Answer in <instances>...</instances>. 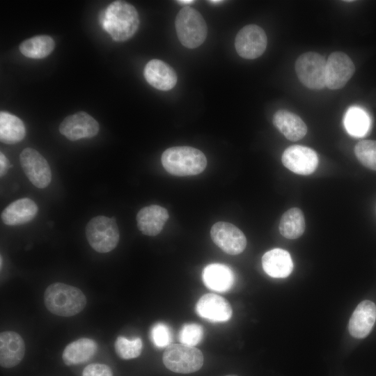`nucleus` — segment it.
<instances>
[{"label": "nucleus", "instance_id": "33", "mask_svg": "<svg viewBox=\"0 0 376 376\" xmlns=\"http://www.w3.org/2000/svg\"><path fill=\"white\" fill-rule=\"evenodd\" d=\"M12 166H10L9 162L6 157L2 153H0V175L1 177L4 176L9 167H11Z\"/></svg>", "mask_w": 376, "mask_h": 376}, {"label": "nucleus", "instance_id": "5", "mask_svg": "<svg viewBox=\"0 0 376 376\" xmlns=\"http://www.w3.org/2000/svg\"><path fill=\"white\" fill-rule=\"evenodd\" d=\"M86 236L95 251L105 253L113 250L120 240L115 218L102 215L93 217L86 226Z\"/></svg>", "mask_w": 376, "mask_h": 376}, {"label": "nucleus", "instance_id": "34", "mask_svg": "<svg viewBox=\"0 0 376 376\" xmlns=\"http://www.w3.org/2000/svg\"><path fill=\"white\" fill-rule=\"evenodd\" d=\"M194 2V0H178L177 1V3H179L180 4H185V5H187V4H191Z\"/></svg>", "mask_w": 376, "mask_h": 376}, {"label": "nucleus", "instance_id": "20", "mask_svg": "<svg viewBox=\"0 0 376 376\" xmlns=\"http://www.w3.org/2000/svg\"><path fill=\"white\" fill-rule=\"evenodd\" d=\"M274 125L288 140L297 141L307 133V127L297 114L285 109L278 110L272 118Z\"/></svg>", "mask_w": 376, "mask_h": 376}, {"label": "nucleus", "instance_id": "11", "mask_svg": "<svg viewBox=\"0 0 376 376\" xmlns=\"http://www.w3.org/2000/svg\"><path fill=\"white\" fill-rule=\"evenodd\" d=\"M354 72V64L346 54L332 52L327 59L325 85L329 89H340L345 86Z\"/></svg>", "mask_w": 376, "mask_h": 376}, {"label": "nucleus", "instance_id": "12", "mask_svg": "<svg viewBox=\"0 0 376 376\" xmlns=\"http://www.w3.org/2000/svg\"><path fill=\"white\" fill-rule=\"evenodd\" d=\"M281 160L288 169L302 175L313 173L318 164L316 152L301 145H293L287 148L282 154Z\"/></svg>", "mask_w": 376, "mask_h": 376}, {"label": "nucleus", "instance_id": "15", "mask_svg": "<svg viewBox=\"0 0 376 376\" xmlns=\"http://www.w3.org/2000/svg\"><path fill=\"white\" fill-rule=\"evenodd\" d=\"M25 343L22 337L13 331L0 334V365L10 368L18 365L25 354Z\"/></svg>", "mask_w": 376, "mask_h": 376}, {"label": "nucleus", "instance_id": "19", "mask_svg": "<svg viewBox=\"0 0 376 376\" xmlns=\"http://www.w3.org/2000/svg\"><path fill=\"white\" fill-rule=\"evenodd\" d=\"M38 206L30 198H23L9 204L1 212V218L8 226H18L31 221L36 216Z\"/></svg>", "mask_w": 376, "mask_h": 376}, {"label": "nucleus", "instance_id": "29", "mask_svg": "<svg viewBox=\"0 0 376 376\" xmlns=\"http://www.w3.org/2000/svg\"><path fill=\"white\" fill-rule=\"evenodd\" d=\"M354 153L362 165L376 171V141H360L354 147Z\"/></svg>", "mask_w": 376, "mask_h": 376}, {"label": "nucleus", "instance_id": "8", "mask_svg": "<svg viewBox=\"0 0 376 376\" xmlns=\"http://www.w3.org/2000/svg\"><path fill=\"white\" fill-rule=\"evenodd\" d=\"M267 38L265 31L256 24L244 26L237 33L235 40L237 53L246 59L260 56L266 49Z\"/></svg>", "mask_w": 376, "mask_h": 376}, {"label": "nucleus", "instance_id": "31", "mask_svg": "<svg viewBox=\"0 0 376 376\" xmlns=\"http://www.w3.org/2000/svg\"><path fill=\"white\" fill-rule=\"evenodd\" d=\"M150 338L157 347H167L171 345L173 338L170 327L163 322H158L152 326Z\"/></svg>", "mask_w": 376, "mask_h": 376}, {"label": "nucleus", "instance_id": "24", "mask_svg": "<svg viewBox=\"0 0 376 376\" xmlns=\"http://www.w3.org/2000/svg\"><path fill=\"white\" fill-rule=\"evenodd\" d=\"M26 129L22 121L16 116L8 112L0 113V140L7 144H14L21 141L25 136Z\"/></svg>", "mask_w": 376, "mask_h": 376}, {"label": "nucleus", "instance_id": "25", "mask_svg": "<svg viewBox=\"0 0 376 376\" xmlns=\"http://www.w3.org/2000/svg\"><path fill=\"white\" fill-rule=\"evenodd\" d=\"M305 230V219L298 207L287 210L281 217L279 231L287 239L294 240L302 235Z\"/></svg>", "mask_w": 376, "mask_h": 376}, {"label": "nucleus", "instance_id": "17", "mask_svg": "<svg viewBox=\"0 0 376 376\" xmlns=\"http://www.w3.org/2000/svg\"><path fill=\"white\" fill-rule=\"evenodd\" d=\"M376 320V305L370 300L360 302L349 322L348 329L352 336L363 338L372 330Z\"/></svg>", "mask_w": 376, "mask_h": 376}, {"label": "nucleus", "instance_id": "18", "mask_svg": "<svg viewBox=\"0 0 376 376\" xmlns=\"http://www.w3.org/2000/svg\"><path fill=\"white\" fill-rule=\"evenodd\" d=\"M169 217L166 208L157 205L146 206L137 213V227L143 234L155 236L162 231Z\"/></svg>", "mask_w": 376, "mask_h": 376}, {"label": "nucleus", "instance_id": "16", "mask_svg": "<svg viewBox=\"0 0 376 376\" xmlns=\"http://www.w3.org/2000/svg\"><path fill=\"white\" fill-rule=\"evenodd\" d=\"M143 75L147 82L160 91H169L177 84V75L172 67L159 59H152L146 65Z\"/></svg>", "mask_w": 376, "mask_h": 376}, {"label": "nucleus", "instance_id": "14", "mask_svg": "<svg viewBox=\"0 0 376 376\" xmlns=\"http://www.w3.org/2000/svg\"><path fill=\"white\" fill-rule=\"evenodd\" d=\"M197 314L212 322L228 321L232 316V308L229 302L214 293L203 295L196 305Z\"/></svg>", "mask_w": 376, "mask_h": 376}, {"label": "nucleus", "instance_id": "7", "mask_svg": "<svg viewBox=\"0 0 376 376\" xmlns=\"http://www.w3.org/2000/svg\"><path fill=\"white\" fill-rule=\"evenodd\" d=\"M325 58L319 53L308 52L296 60L295 69L299 80L310 89H322L325 85Z\"/></svg>", "mask_w": 376, "mask_h": 376}, {"label": "nucleus", "instance_id": "3", "mask_svg": "<svg viewBox=\"0 0 376 376\" xmlns=\"http://www.w3.org/2000/svg\"><path fill=\"white\" fill-rule=\"evenodd\" d=\"M161 162L168 173L177 176L199 174L207 166L204 153L189 146H175L166 149L162 155Z\"/></svg>", "mask_w": 376, "mask_h": 376}, {"label": "nucleus", "instance_id": "1", "mask_svg": "<svg viewBox=\"0 0 376 376\" xmlns=\"http://www.w3.org/2000/svg\"><path fill=\"white\" fill-rule=\"evenodd\" d=\"M102 28L117 42L125 41L136 32L139 18L136 8L123 1H116L99 15Z\"/></svg>", "mask_w": 376, "mask_h": 376}, {"label": "nucleus", "instance_id": "28", "mask_svg": "<svg viewBox=\"0 0 376 376\" xmlns=\"http://www.w3.org/2000/svg\"><path fill=\"white\" fill-rule=\"evenodd\" d=\"M117 355L123 359H131L138 357L142 352L143 343L140 338L130 340L119 336L114 343Z\"/></svg>", "mask_w": 376, "mask_h": 376}, {"label": "nucleus", "instance_id": "10", "mask_svg": "<svg viewBox=\"0 0 376 376\" xmlns=\"http://www.w3.org/2000/svg\"><path fill=\"white\" fill-rule=\"evenodd\" d=\"M210 236L217 246L230 255L241 253L246 246V239L243 232L228 222L215 223L211 228Z\"/></svg>", "mask_w": 376, "mask_h": 376}, {"label": "nucleus", "instance_id": "2", "mask_svg": "<svg viewBox=\"0 0 376 376\" xmlns=\"http://www.w3.org/2000/svg\"><path fill=\"white\" fill-rule=\"evenodd\" d=\"M43 298L47 309L61 317L77 315L87 303L86 295L79 288L63 283L50 284L46 288Z\"/></svg>", "mask_w": 376, "mask_h": 376}, {"label": "nucleus", "instance_id": "21", "mask_svg": "<svg viewBox=\"0 0 376 376\" xmlns=\"http://www.w3.org/2000/svg\"><path fill=\"white\" fill-rule=\"evenodd\" d=\"M262 265L265 273L273 278H285L293 269L290 253L281 249L267 251L262 258Z\"/></svg>", "mask_w": 376, "mask_h": 376}, {"label": "nucleus", "instance_id": "36", "mask_svg": "<svg viewBox=\"0 0 376 376\" xmlns=\"http://www.w3.org/2000/svg\"><path fill=\"white\" fill-rule=\"evenodd\" d=\"M2 267V257L1 256V268Z\"/></svg>", "mask_w": 376, "mask_h": 376}, {"label": "nucleus", "instance_id": "6", "mask_svg": "<svg viewBox=\"0 0 376 376\" xmlns=\"http://www.w3.org/2000/svg\"><path fill=\"white\" fill-rule=\"evenodd\" d=\"M162 360L170 370L187 374L201 369L203 365V353L198 349L183 344H172L166 347Z\"/></svg>", "mask_w": 376, "mask_h": 376}, {"label": "nucleus", "instance_id": "26", "mask_svg": "<svg viewBox=\"0 0 376 376\" xmlns=\"http://www.w3.org/2000/svg\"><path fill=\"white\" fill-rule=\"evenodd\" d=\"M54 41L49 36H36L23 41L19 47L25 56L39 59L47 56L54 49Z\"/></svg>", "mask_w": 376, "mask_h": 376}, {"label": "nucleus", "instance_id": "35", "mask_svg": "<svg viewBox=\"0 0 376 376\" xmlns=\"http://www.w3.org/2000/svg\"><path fill=\"white\" fill-rule=\"evenodd\" d=\"M208 2L210 3H212V4H219V3H221L222 2H224V1L210 0V1H208Z\"/></svg>", "mask_w": 376, "mask_h": 376}, {"label": "nucleus", "instance_id": "32", "mask_svg": "<svg viewBox=\"0 0 376 376\" xmlns=\"http://www.w3.org/2000/svg\"><path fill=\"white\" fill-rule=\"evenodd\" d=\"M82 376H113L111 368L103 363H91L82 372Z\"/></svg>", "mask_w": 376, "mask_h": 376}, {"label": "nucleus", "instance_id": "9", "mask_svg": "<svg viewBox=\"0 0 376 376\" xmlns=\"http://www.w3.org/2000/svg\"><path fill=\"white\" fill-rule=\"evenodd\" d=\"M21 166L29 180L36 187H47L52 180L50 166L45 158L36 150L24 148L19 155Z\"/></svg>", "mask_w": 376, "mask_h": 376}, {"label": "nucleus", "instance_id": "4", "mask_svg": "<svg viewBox=\"0 0 376 376\" xmlns=\"http://www.w3.org/2000/svg\"><path fill=\"white\" fill-rule=\"evenodd\" d=\"M175 26L180 42L187 48H196L205 40L206 22L201 14L193 8H182L176 15Z\"/></svg>", "mask_w": 376, "mask_h": 376}, {"label": "nucleus", "instance_id": "37", "mask_svg": "<svg viewBox=\"0 0 376 376\" xmlns=\"http://www.w3.org/2000/svg\"><path fill=\"white\" fill-rule=\"evenodd\" d=\"M226 376H237V375H226Z\"/></svg>", "mask_w": 376, "mask_h": 376}, {"label": "nucleus", "instance_id": "30", "mask_svg": "<svg viewBox=\"0 0 376 376\" xmlns=\"http://www.w3.org/2000/svg\"><path fill=\"white\" fill-rule=\"evenodd\" d=\"M203 335L202 326L196 323H187L180 329L178 338L181 344L194 347L202 340Z\"/></svg>", "mask_w": 376, "mask_h": 376}, {"label": "nucleus", "instance_id": "27", "mask_svg": "<svg viewBox=\"0 0 376 376\" xmlns=\"http://www.w3.org/2000/svg\"><path fill=\"white\" fill-rule=\"evenodd\" d=\"M370 119L366 113L357 107L350 108L346 113L344 124L346 130L352 136H364L370 127Z\"/></svg>", "mask_w": 376, "mask_h": 376}, {"label": "nucleus", "instance_id": "13", "mask_svg": "<svg viewBox=\"0 0 376 376\" xmlns=\"http://www.w3.org/2000/svg\"><path fill=\"white\" fill-rule=\"evenodd\" d=\"M59 132L70 141L92 138L99 132L97 120L84 111L67 116L59 125Z\"/></svg>", "mask_w": 376, "mask_h": 376}, {"label": "nucleus", "instance_id": "22", "mask_svg": "<svg viewBox=\"0 0 376 376\" xmlns=\"http://www.w3.org/2000/svg\"><path fill=\"white\" fill-rule=\"evenodd\" d=\"M202 279L207 288L217 292L229 290L234 283V274L231 269L220 263L207 265L203 270Z\"/></svg>", "mask_w": 376, "mask_h": 376}, {"label": "nucleus", "instance_id": "23", "mask_svg": "<svg viewBox=\"0 0 376 376\" xmlns=\"http://www.w3.org/2000/svg\"><path fill=\"white\" fill-rule=\"evenodd\" d=\"M97 350L95 341L88 338H81L66 345L62 359L67 366L84 363L90 360Z\"/></svg>", "mask_w": 376, "mask_h": 376}]
</instances>
